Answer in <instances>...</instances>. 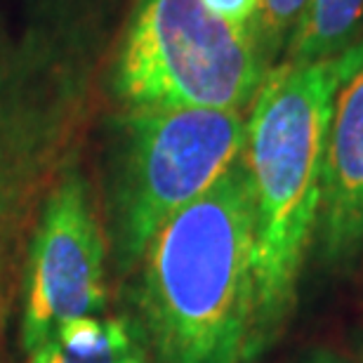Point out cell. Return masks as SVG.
I'll use <instances>...</instances> for the list:
<instances>
[{
	"mask_svg": "<svg viewBox=\"0 0 363 363\" xmlns=\"http://www.w3.org/2000/svg\"><path fill=\"white\" fill-rule=\"evenodd\" d=\"M137 309L154 363H245L255 333V201L243 156L158 229Z\"/></svg>",
	"mask_w": 363,
	"mask_h": 363,
	"instance_id": "cell-1",
	"label": "cell"
},
{
	"mask_svg": "<svg viewBox=\"0 0 363 363\" xmlns=\"http://www.w3.org/2000/svg\"><path fill=\"white\" fill-rule=\"evenodd\" d=\"M337 78L340 55L307 64L283 60L267 71L245 118L243 161L255 201L252 357L286 325L316 238Z\"/></svg>",
	"mask_w": 363,
	"mask_h": 363,
	"instance_id": "cell-2",
	"label": "cell"
},
{
	"mask_svg": "<svg viewBox=\"0 0 363 363\" xmlns=\"http://www.w3.org/2000/svg\"><path fill=\"white\" fill-rule=\"evenodd\" d=\"M272 64L250 26L203 0H137L116 43L108 85L125 111L248 108Z\"/></svg>",
	"mask_w": 363,
	"mask_h": 363,
	"instance_id": "cell-3",
	"label": "cell"
},
{
	"mask_svg": "<svg viewBox=\"0 0 363 363\" xmlns=\"http://www.w3.org/2000/svg\"><path fill=\"white\" fill-rule=\"evenodd\" d=\"M241 111H125L111 175V213L121 269H133L158 229L206 194L243 156Z\"/></svg>",
	"mask_w": 363,
	"mask_h": 363,
	"instance_id": "cell-4",
	"label": "cell"
},
{
	"mask_svg": "<svg viewBox=\"0 0 363 363\" xmlns=\"http://www.w3.org/2000/svg\"><path fill=\"white\" fill-rule=\"evenodd\" d=\"M106 243L90 189L67 172L50 191L26 267L21 342L33 352L62 325L104 309Z\"/></svg>",
	"mask_w": 363,
	"mask_h": 363,
	"instance_id": "cell-5",
	"label": "cell"
},
{
	"mask_svg": "<svg viewBox=\"0 0 363 363\" xmlns=\"http://www.w3.org/2000/svg\"><path fill=\"white\" fill-rule=\"evenodd\" d=\"M318 255L333 267L363 250V38L340 55V78L330 101Z\"/></svg>",
	"mask_w": 363,
	"mask_h": 363,
	"instance_id": "cell-6",
	"label": "cell"
},
{
	"mask_svg": "<svg viewBox=\"0 0 363 363\" xmlns=\"http://www.w3.org/2000/svg\"><path fill=\"white\" fill-rule=\"evenodd\" d=\"M28 354V363H144L128 325L101 314L69 321Z\"/></svg>",
	"mask_w": 363,
	"mask_h": 363,
	"instance_id": "cell-7",
	"label": "cell"
},
{
	"mask_svg": "<svg viewBox=\"0 0 363 363\" xmlns=\"http://www.w3.org/2000/svg\"><path fill=\"white\" fill-rule=\"evenodd\" d=\"M363 38V0H307L286 62H323Z\"/></svg>",
	"mask_w": 363,
	"mask_h": 363,
	"instance_id": "cell-8",
	"label": "cell"
},
{
	"mask_svg": "<svg viewBox=\"0 0 363 363\" xmlns=\"http://www.w3.org/2000/svg\"><path fill=\"white\" fill-rule=\"evenodd\" d=\"M304 7H307V0H259L257 3L250 28L272 67L281 55H286Z\"/></svg>",
	"mask_w": 363,
	"mask_h": 363,
	"instance_id": "cell-9",
	"label": "cell"
},
{
	"mask_svg": "<svg viewBox=\"0 0 363 363\" xmlns=\"http://www.w3.org/2000/svg\"><path fill=\"white\" fill-rule=\"evenodd\" d=\"M259 0H203V5L220 19L236 26H250Z\"/></svg>",
	"mask_w": 363,
	"mask_h": 363,
	"instance_id": "cell-10",
	"label": "cell"
},
{
	"mask_svg": "<svg viewBox=\"0 0 363 363\" xmlns=\"http://www.w3.org/2000/svg\"><path fill=\"white\" fill-rule=\"evenodd\" d=\"M304 363H345L342 359H340V357H335V354H333V352H314V354H311V357L307 359V361H304Z\"/></svg>",
	"mask_w": 363,
	"mask_h": 363,
	"instance_id": "cell-11",
	"label": "cell"
}]
</instances>
